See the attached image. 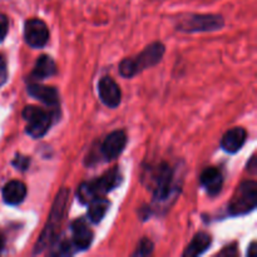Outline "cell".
I'll list each match as a JSON object with an SVG mask.
<instances>
[{
  "mask_svg": "<svg viewBox=\"0 0 257 257\" xmlns=\"http://www.w3.org/2000/svg\"><path fill=\"white\" fill-rule=\"evenodd\" d=\"M22 114L27 122L25 132L32 138H42L52 125V114L40 107L28 105L23 109Z\"/></svg>",
  "mask_w": 257,
  "mask_h": 257,
  "instance_id": "cell-7",
  "label": "cell"
},
{
  "mask_svg": "<svg viewBox=\"0 0 257 257\" xmlns=\"http://www.w3.org/2000/svg\"><path fill=\"white\" fill-rule=\"evenodd\" d=\"M246 138H247V132L245 128H231L223 135L222 140H221V147L228 153H237L245 145Z\"/></svg>",
  "mask_w": 257,
  "mask_h": 257,
  "instance_id": "cell-12",
  "label": "cell"
},
{
  "mask_svg": "<svg viewBox=\"0 0 257 257\" xmlns=\"http://www.w3.org/2000/svg\"><path fill=\"white\" fill-rule=\"evenodd\" d=\"M223 25L225 20L221 15L195 14L183 18L176 28L185 33H206L221 29Z\"/></svg>",
  "mask_w": 257,
  "mask_h": 257,
  "instance_id": "cell-6",
  "label": "cell"
},
{
  "mask_svg": "<svg viewBox=\"0 0 257 257\" xmlns=\"http://www.w3.org/2000/svg\"><path fill=\"white\" fill-rule=\"evenodd\" d=\"M127 145V136L124 131H114L104 138L100 145V153L105 161H114L124 151Z\"/></svg>",
  "mask_w": 257,
  "mask_h": 257,
  "instance_id": "cell-9",
  "label": "cell"
},
{
  "mask_svg": "<svg viewBox=\"0 0 257 257\" xmlns=\"http://www.w3.org/2000/svg\"><path fill=\"white\" fill-rule=\"evenodd\" d=\"M153 252V243L148 238H143L138 243V247L136 248L135 256H148Z\"/></svg>",
  "mask_w": 257,
  "mask_h": 257,
  "instance_id": "cell-19",
  "label": "cell"
},
{
  "mask_svg": "<svg viewBox=\"0 0 257 257\" xmlns=\"http://www.w3.org/2000/svg\"><path fill=\"white\" fill-rule=\"evenodd\" d=\"M27 186L22 181L13 180L8 182L3 188V198L4 202L10 206H18L27 197Z\"/></svg>",
  "mask_w": 257,
  "mask_h": 257,
  "instance_id": "cell-15",
  "label": "cell"
},
{
  "mask_svg": "<svg viewBox=\"0 0 257 257\" xmlns=\"http://www.w3.org/2000/svg\"><path fill=\"white\" fill-rule=\"evenodd\" d=\"M201 185L205 187L210 196H216L221 192L223 186V176L218 168L208 167L201 173Z\"/></svg>",
  "mask_w": 257,
  "mask_h": 257,
  "instance_id": "cell-13",
  "label": "cell"
},
{
  "mask_svg": "<svg viewBox=\"0 0 257 257\" xmlns=\"http://www.w3.org/2000/svg\"><path fill=\"white\" fill-rule=\"evenodd\" d=\"M88 205H89V208H88V218L93 223H99L104 218L105 213H107L108 208L110 206V202L108 200H105L104 197H98L95 200L90 201Z\"/></svg>",
  "mask_w": 257,
  "mask_h": 257,
  "instance_id": "cell-18",
  "label": "cell"
},
{
  "mask_svg": "<svg viewBox=\"0 0 257 257\" xmlns=\"http://www.w3.org/2000/svg\"><path fill=\"white\" fill-rule=\"evenodd\" d=\"M256 243L252 242L250 245V248H248V252H247V256H255L256 255Z\"/></svg>",
  "mask_w": 257,
  "mask_h": 257,
  "instance_id": "cell-23",
  "label": "cell"
},
{
  "mask_svg": "<svg viewBox=\"0 0 257 257\" xmlns=\"http://www.w3.org/2000/svg\"><path fill=\"white\" fill-rule=\"evenodd\" d=\"M166 48L162 43L155 42L148 45L136 58H128L120 62L119 73L124 78H132L143 70L157 65L165 55Z\"/></svg>",
  "mask_w": 257,
  "mask_h": 257,
  "instance_id": "cell-3",
  "label": "cell"
},
{
  "mask_svg": "<svg viewBox=\"0 0 257 257\" xmlns=\"http://www.w3.org/2000/svg\"><path fill=\"white\" fill-rule=\"evenodd\" d=\"M8 80V67L4 57L0 54V87Z\"/></svg>",
  "mask_w": 257,
  "mask_h": 257,
  "instance_id": "cell-22",
  "label": "cell"
},
{
  "mask_svg": "<svg viewBox=\"0 0 257 257\" xmlns=\"http://www.w3.org/2000/svg\"><path fill=\"white\" fill-rule=\"evenodd\" d=\"M8 32H9V19L7 15L0 14V43L5 39Z\"/></svg>",
  "mask_w": 257,
  "mask_h": 257,
  "instance_id": "cell-21",
  "label": "cell"
},
{
  "mask_svg": "<svg viewBox=\"0 0 257 257\" xmlns=\"http://www.w3.org/2000/svg\"><path fill=\"white\" fill-rule=\"evenodd\" d=\"M29 165H30V158L25 157V156H22V155H17L15 156L14 161H13V166L19 171H27L28 168H29Z\"/></svg>",
  "mask_w": 257,
  "mask_h": 257,
  "instance_id": "cell-20",
  "label": "cell"
},
{
  "mask_svg": "<svg viewBox=\"0 0 257 257\" xmlns=\"http://www.w3.org/2000/svg\"><path fill=\"white\" fill-rule=\"evenodd\" d=\"M257 201V186L255 181L241 183L228 205V212L232 216H243L255 210Z\"/></svg>",
  "mask_w": 257,
  "mask_h": 257,
  "instance_id": "cell-5",
  "label": "cell"
},
{
  "mask_svg": "<svg viewBox=\"0 0 257 257\" xmlns=\"http://www.w3.org/2000/svg\"><path fill=\"white\" fill-rule=\"evenodd\" d=\"M28 93L32 95L33 98L38 99L39 102L44 103V104L50 105V107H55L59 103V94L55 88L49 87V85L37 84V83H32L28 85Z\"/></svg>",
  "mask_w": 257,
  "mask_h": 257,
  "instance_id": "cell-14",
  "label": "cell"
},
{
  "mask_svg": "<svg viewBox=\"0 0 257 257\" xmlns=\"http://www.w3.org/2000/svg\"><path fill=\"white\" fill-rule=\"evenodd\" d=\"M4 248V237H3L2 232H0V251Z\"/></svg>",
  "mask_w": 257,
  "mask_h": 257,
  "instance_id": "cell-24",
  "label": "cell"
},
{
  "mask_svg": "<svg viewBox=\"0 0 257 257\" xmlns=\"http://www.w3.org/2000/svg\"><path fill=\"white\" fill-rule=\"evenodd\" d=\"M68 201H69V190L68 188H60L58 195L55 196L54 203L52 206V210H50L49 217H48L47 223H45L44 230L42 231L39 240L35 243L34 251H33L34 255L42 253L43 251L47 250L58 238L60 226H62L63 218H64L65 211H67Z\"/></svg>",
  "mask_w": 257,
  "mask_h": 257,
  "instance_id": "cell-2",
  "label": "cell"
},
{
  "mask_svg": "<svg viewBox=\"0 0 257 257\" xmlns=\"http://www.w3.org/2000/svg\"><path fill=\"white\" fill-rule=\"evenodd\" d=\"M98 94L103 104L109 108H117L122 102V90L110 77L100 78L98 82Z\"/></svg>",
  "mask_w": 257,
  "mask_h": 257,
  "instance_id": "cell-10",
  "label": "cell"
},
{
  "mask_svg": "<svg viewBox=\"0 0 257 257\" xmlns=\"http://www.w3.org/2000/svg\"><path fill=\"white\" fill-rule=\"evenodd\" d=\"M72 228V243L75 251H84L89 248L93 242V231L84 218L75 220L70 226Z\"/></svg>",
  "mask_w": 257,
  "mask_h": 257,
  "instance_id": "cell-11",
  "label": "cell"
},
{
  "mask_svg": "<svg viewBox=\"0 0 257 257\" xmlns=\"http://www.w3.org/2000/svg\"><path fill=\"white\" fill-rule=\"evenodd\" d=\"M211 243H212V238H211V236L208 233L198 232L193 237V240L191 241L190 245L186 247L183 256L196 257L202 255V253H205L210 248Z\"/></svg>",
  "mask_w": 257,
  "mask_h": 257,
  "instance_id": "cell-17",
  "label": "cell"
},
{
  "mask_svg": "<svg viewBox=\"0 0 257 257\" xmlns=\"http://www.w3.org/2000/svg\"><path fill=\"white\" fill-rule=\"evenodd\" d=\"M122 180L123 177L119 168H113L97 180L82 183L77 192L78 200L87 205L90 201L98 197H103L108 192L117 188L122 183Z\"/></svg>",
  "mask_w": 257,
  "mask_h": 257,
  "instance_id": "cell-4",
  "label": "cell"
},
{
  "mask_svg": "<svg viewBox=\"0 0 257 257\" xmlns=\"http://www.w3.org/2000/svg\"><path fill=\"white\" fill-rule=\"evenodd\" d=\"M24 39L29 47L43 48L49 40V29L43 20L32 18L24 24Z\"/></svg>",
  "mask_w": 257,
  "mask_h": 257,
  "instance_id": "cell-8",
  "label": "cell"
},
{
  "mask_svg": "<svg viewBox=\"0 0 257 257\" xmlns=\"http://www.w3.org/2000/svg\"><path fill=\"white\" fill-rule=\"evenodd\" d=\"M57 73V64L54 59L49 55H40L35 63L34 69L30 73V77L33 79H45L50 78Z\"/></svg>",
  "mask_w": 257,
  "mask_h": 257,
  "instance_id": "cell-16",
  "label": "cell"
},
{
  "mask_svg": "<svg viewBox=\"0 0 257 257\" xmlns=\"http://www.w3.org/2000/svg\"><path fill=\"white\" fill-rule=\"evenodd\" d=\"M153 183V202L160 206H170L175 202L182 188V178L168 163H161L151 173Z\"/></svg>",
  "mask_w": 257,
  "mask_h": 257,
  "instance_id": "cell-1",
  "label": "cell"
}]
</instances>
